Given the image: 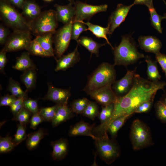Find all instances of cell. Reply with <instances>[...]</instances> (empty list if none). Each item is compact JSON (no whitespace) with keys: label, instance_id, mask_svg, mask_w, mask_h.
<instances>
[{"label":"cell","instance_id":"8fae6325","mask_svg":"<svg viewBox=\"0 0 166 166\" xmlns=\"http://www.w3.org/2000/svg\"><path fill=\"white\" fill-rule=\"evenodd\" d=\"M112 85H108L89 92L88 94L97 103L106 106L111 103L115 104L117 97L114 92Z\"/></svg>","mask_w":166,"mask_h":166},{"label":"cell","instance_id":"8992f818","mask_svg":"<svg viewBox=\"0 0 166 166\" xmlns=\"http://www.w3.org/2000/svg\"><path fill=\"white\" fill-rule=\"evenodd\" d=\"M58 22L56 11L49 10L41 13L36 18L29 22L31 31L37 36L48 32L55 33Z\"/></svg>","mask_w":166,"mask_h":166},{"label":"cell","instance_id":"e0dca14e","mask_svg":"<svg viewBox=\"0 0 166 166\" xmlns=\"http://www.w3.org/2000/svg\"><path fill=\"white\" fill-rule=\"evenodd\" d=\"M56 16L58 21L66 24L73 20L75 14V9L73 4L70 3L66 5L56 4Z\"/></svg>","mask_w":166,"mask_h":166},{"label":"cell","instance_id":"db71d44e","mask_svg":"<svg viewBox=\"0 0 166 166\" xmlns=\"http://www.w3.org/2000/svg\"><path fill=\"white\" fill-rule=\"evenodd\" d=\"M162 0L166 6V2L164 0ZM163 16L164 17V19H166V13L164 14Z\"/></svg>","mask_w":166,"mask_h":166},{"label":"cell","instance_id":"e575fe53","mask_svg":"<svg viewBox=\"0 0 166 166\" xmlns=\"http://www.w3.org/2000/svg\"><path fill=\"white\" fill-rule=\"evenodd\" d=\"M58 106L57 104L49 107L42 108L39 109V113L44 121H51L55 115Z\"/></svg>","mask_w":166,"mask_h":166},{"label":"cell","instance_id":"b9f144b4","mask_svg":"<svg viewBox=\"0 0 166 166\" xmlns=\"http://www.w3.org/2000/svg\"><path fill=\"white\" fill-rule=\"evenodd\" d=\"M24 107L33 114L39 111L37 101L31 99H26L23 102Z\"/></svg>","mask_w":166,"mask_h":166},{"label":"cell","instance_id":"60d3db41","mask_svg":"<svg viewBox=\"0 0 166 166\" xmlns=\"http://www.w3.org/2000/svg\"><path fill=\"white\" fill-rule=\"evenodd\" d=\"M31 113L24 107L17 115L14 117L13 120L18 121L19 123L26 125L30 122Z\"/></svg>","mask_w":166,"mask_h":166},{"label":"cell","instance_id":"603a6c76","mask_svg":"<svg viewBox=\"0 0 166 166\" xmlns=\"http://www.w3.org/2000/svg\"><path fill=\"white\" fill-rule=\"evenodd\" d=\"M30 54L28 52H24L17 57L13 68L24 72L31 68H36L30 57Z\"/></svg>","mask_w":166,"mask_h":166},{"label":"cell","instance_id":"7c38bea8","mask_svg":"<svg viewBox=\"0 0 166 166\" xmlns=\"http://www.w3.org/2000/svg\"><path fill=\"white\" fill-rule=\"evenodd\" d=\"M134 5L133 3L129 5L121 3L117 5L115 10L111 14L109 18L108 34H112L115 30L124 21L129 10Z\"/></svg>","mask_w":166,"mask_h":166},{"label":"cell","instance_id":"6da1fadb","mask_svg":"<svg viewBox=\"0 0 166 166\" xmlns=\"http://www.w3.org/2000/svg\"><path fill=\"white\" fill-rule=\"evenodd\" d=\"M166 86L165 82L151 81L135 73L132 89L124 96L117 97L111 117L105 123L100 125L102 129L107 131L110 124L118 117L132 115L141 104L154 100L158 90L163 89Z\"/></svg>","mask_w":166,"mask_h":166},{"label":"cell","instance_id":"d6a6232c","mask_svg":"<svg viewBox=\"0 0 166 166\" xmlns=\"http://www.w3.org/2000/svg\"><path fill=\"white\" fill-rule=\"evenodd\" d=\"M99 108L97 104L95 102L89 101L82 114L92 120L99 114Z\"/></svg>","mask_w":166,"mask_h":166},{"label":"cell","instance_id":"f5cc1de1","mask_svg":"<svg viewBox=\"0 0 166 166\" xmlns=\"http://www.w3.org/2000/svg\"><path fill=\"white\" fill-rule=\"evenodd\" d=\"M161 101L166 106V92L160 98Z\"/></svg>","mask_w":166,"mask_h":166},{"label":"cell","instance_id":"277c9868","mask_svg":"<svg viewBox=\"0 0 166 166\" xmlns=\"http://www.w3.org/2000/svg\"><path fill=\"white\" fill-rule=\"evenodd\" d=\"M0 18L14 31H30L29 22L7 0H0Z\"/></svg>","mask_w":166,"mask_h":166},{"label":"cell","instance_id":"c3c4849f","mask_svg":"<svg viewBox=\"0 0 166 166\" xmlns=\"http://www.w3.org/2000/svg\"><path fill=\"white\" fill-rule=\"evenodd\" d=\"M6 53L2 49L0 52V71L4 73H5L4 68L7 61Z\"/></svg>","mask_w":166,"mask_h":166},{"label":"cell","instance_id":"52a82bcc","mask_svg":"<svg viewBox=\"0 0 166 166\" xmlns=\"http://www.w3.org/2000/svg\"><path fill=\"white\" fill-rule=\"evenodd\" d=\"M98 153L101 159L107 164H110L119 156V148L108 137H97L95 140Z\"/></svg>","mask_w":166,"mask_h":166},{"label":"cell","instance_id":"4fadbf2b","mask_svg":"<svg viewBox=\"0 0 166 166\" xmlns=\"http://www.w3.org/2000/svg\"><path fill=\"white\" fill-rule=\"evenodd\" d=\"M136 69L133 70H128L123 77L115 81L113 84L112 89L117 97L124 96L132 89Z\"/></svg>","mask_w":166,"mask_h":166},{"label":"cell","instance_id":"d4e9b609","mask_svg":"<svg viewBox=\"0 0 166 166\" xmlns=\"http://www.w3.org/2000/svg\"><path fill=\"white\" fill-rule=\"evenodd\" d=\"M77 42L84 47L91 53L95 54L97 56H98L100 48L106 44L99 43L92 38L86 36L81 37L78 39Z\"/></svg>","mask_w":166,"mask_h":166},{"label":"cell","instance_id":"11a10c76","mask_svg":"<svg viewBox=\"0 0 166 166\" xmlns=\"http://www.w3.org/2000/svg\"><path fill=\"white\" fill-rule=\"evenodd\" d=\"M70 3H71L73 4H74L75 2H74V0H67Z\"/></svg>","mask_w":166,"mask_h":166},{"label":"cell","instance_id":"7dc6e473","mask_svg":"<svg viewBox=\"0 0 166 166\" xmlns=\"http://www.w3.org/2000/svg\"><path fill=\"white\" fill-rule=\"evenodd\" d=\"M155 58L156 61L160 65L166 77V55L161 53L160 52L156 54Z\"/></svg>","mask_w":166,"mask_h":166},{"label":"cell","instance_id":"7bdbcfd3","mask_svg":"<svg viewBox=\"0 0 166 166\" xmlns=\"http://www.w3.org/2000/svg\"><path fill=\"white\" fill-rule=\"evenodd\" d=\"M154 100L144 102L141 104L136 109L134 113H146L149 112L153 105Z\"/></svg>","mask_w":166,"mask_h":166},{"label":"cell","instance_id":"5bb4252c","mask_svg":"<svg viewBox=\"0 0 166 166\" xmlns=\"http://www.w3.org/2000/svg\"><path fill=\"white\" fill-rule=\"evenodd\" d=\"M70 95L69 89L58 88L50 85L44 99L53 101L59 105H67Z\"/></svg>","mask_w":166,"mask_h":166},{"label":"cell","instance_id":"44dd1931","mask_svg":"<svg viewBox=\"0 0 166 166\" xmlns=\"http://www.w3.org/2000/svg\"><path fill=\"white\" fill-rule=\"evenodd\" d=\"M53 148L51 155L55 160H61L66 155L68 151V143L67 140L61 138L51 143Z\"/></svg>","mask_w":166,"mask_h":166},{"label":"cell","instance_id":"7a4b0ae2","mask_svg":"<svg viewBox=\"0 0 166 166\" xmlns=\"http://www.w3.org/2000/svg\"><path fill=\"white\" fill-rule=\"evenodd\" d=\"M113 50L114 65L127 66L145 57L138 52L135 42L130 34L122 36L120 44Z\"/></svg>","mask_w":166,"mask_h":166},{"label":"cell","instance_id":"d590c367","mask_svg":"<svg viewBox=\"0 0 166 166\" xmlns=\"http://www.w3.org/2000/svg\"><path fill=\"white\" fill-rule=\"evenodd\" d=\"M86 25L79 21L73 22L71 30V40L77 42L81 34L84 31L87 30Z\"/></svg>","mask_w":166,"mask_h":166},{"label":"cell","instance_id":"681fc988","mask_svg":"<svg viewBox=\"0 0 166 166\" xmlns=\"http://www.w3.org/2000/svg\"><path fill=\"white\" fill-rule=\"evenodd\" d=\"M153 0H134L133 3L134 5H144L148 8L154 6L153 4Z\"/></svg>","mask_w":166,"mask_h":166},{"label":"cell","instance_id":"ba28073f","mask_svg":"<svg viewBox=\"0 0 166 166\" xmlns=\"http://www.w3.org/2000/svg\"><path fill=\"white\" fill-rule=\"evenodd\" d=\"M31 39L30 31H14L9 37L2 49L6 52L26 49Z\"/></svg>","mask_w":166,"mask_h":166},{"label":"cell","instance_id":"f907efd6","mask_svg":"<svg viewBox=\"0 0 166 166\" xmlns=\"http://www.w3.org/2000/svg\"><path fill=\"white\" fill-rule=\"evenodd\" d=\"M24 107L23 102L13 107H10V110L15 117Z\"/></svg>","mask_w":166,"mask_h":166},{"label":"cell","instance_id":"8d00e7d4","mask_svg":"<svg viewBox=\"0 0 166 166\" xmlns=\"http://www.w3.org/2000/svg\"><path fill=\"white\" fill-rule=\"evenodd\" d=\"M114 107V104L111 103L102 107L101 112L98 116L101 122L100 124L105 123L112 116Z\"/></svg>","mask_w":166,"mask_h":166},{"label":"cell","instance_id":"30bf717a","mask_svg":"<svg viewBox=\"0 0 166 166\" xmlns=\"http://www.w3.org/2000/svg\"><path fill=\"white\" fill-rule=\"evenodd\" d=\"M75 14L73 22L89 20L94 15L99 12L106 11L108 6L106 4L99 5H89L80 1L74 3Z\"/></svg>","mask_w":166,"mask_h":166},{"label":"cell","instance_id":"ac0fdd59","mask_svg":"<svg viewBox=\"0 0 166 166\" xmlns=\"http://www.w3.org/2000/svg\"><path fill=\"white\" fill-rule=\"evenodd\" d=\"M93 125H90L83 121H80L70 128L69 132V135L72 136H89L95 140L97 137L93 133Z\"/></svg>","mask_w":166,"mask_h":166},{"label":"cell","instance_id":"5b68a950","mask_svg":"<svg viewBox=\"0 0 166 166\" xmlns=\"http://www.w3.org/2000/svg\"><path fill=\"white\" fill-rule=\"evenodd\" d=\"M130 135L135 150H140L154 144L149 128L139 119L135 120L132 123Z\"/></svg>","mask_w":166,"mask_h":166},{"label":"cell","instance_id":"ffe728a7","mask_svg":"<svg viewBox=\"0 0 166 166\" xmlns=\"http://www.w3.org/2000/svg\"><path fill=\"white\" fill-rule=\"evenodd\" d=\"M21 9L22 14L30 21L29 22L35 19L41 13L40 7L33 0H25Z\"/></svg>","mask_w":166,"mask_h":166},{"label":"cell","instance_id":"9f6ffc18","mask_svg":"<svg viewBox=\"0 0 166 166\" xmlns=\"http://www.w3.org/2000/svg\"><path fill=\"white\" fill-rule=\"evenodd\" d=\"M44 0L45 1H47V2H50V1H52L53 0Z\"/></svg>","mask_w":166,"mask_h":166},{"label":"cell","instance_id":"f35d334b","mask_svg":"<svg viewBox=\"0 0 166 166\" xmlns=\"http://www.w3.org/2000/svg\"><path fill=\"white\" fill-rule=\"evenodd\" d=\"M26 136L25 125L19 123L12 141L17 146L26 139Z\"/></svg>","mask_w":166,"mask_h":166},{"label":"cell","instance_id":"4316f807","mask_svg":"<svg viewBox=\"0 0 166 166\" xmlns=\"http://www.w3.org/2000/svg\"><path fill=\"white\" fill-rule=\"evenodd\" d=\"M46 134L45 131L41 128L37 131L29 134L26 141V146L28 149L30 150L35 149Z\"/></svg>","mask_w":166,"mask_h":166},{"label":"cell","instance_id":"83f0119b","mask_svg":"<svg viewBox=\"0 0 166 166\" xmlns=\"http://www.w3.org/2000/svg\"><path fill=\"white\" fill-rule=\"evenodd\" d=\"M145 61L147 64V74L148 80L152 81H159L161 78L157 64V61H152L147 56Z\"/></svg>","mask_w":166,"mask_h":166},{"label":"cell","instance_id":"ee69618b","mask_svg":"<svg viewBox=\"0 0 166 166\" xmlns=\"http://www.w3.org/2000/svg\"><path fill=\"white\" fill-rule=\"evenodd\" d=\"M17 98L12 95H6L1 97L0 100V106H9L13 104Z\"/></svg>","mask_w":166,"mask_h":166},{"label":"cell","instance_id":"4dcf8cb0","mask_svg":"<svg viewBox=\"0 0 166 166\" xmlns=\"http://www.w3.org/2000/svg\"><path fill=\"white\" fill-rule=\"evenodd\" d=\"M148 9L150 14V19L152 26L159 33L162 34L163 29L161 26V22L163 19H164V17L159 14L154 6Z\"/></svg>","mask_w":166,"mask_h":166},{"label":"cell","instance_id":"bcb514c9","mask_svg":"<svg viewBox=\"0 0 166 166\" xmlns=\"http://www.w3.org/2000/svg\"><path fill=\"white\" fill-rule=\"evenodd\" d=\"M10 31L9 29L2 24L0 25V44L3 45L5 44L8 37Z\"/></svg>","mask_w":166,"mask_h":166},{"label":"cell","instance_id":"836d02e7","mask_svg":"<svg viewBox=\"0 0 166 166\" xmlns=\"http://www.w3.org/2000/svg\"><path fill=\"white\" fill-rule=\"evenodd\" d=\"M89 101L85 98L77 99L72 102L70 108L74 113L82 114Z\"/></svg>","mask_w":166,"mask_h":166},{"label":"cell","instance_id":"d6986e66","mask_svg":"<svg viewBox=\"0 0 166 166\" xmlns=\"http://www.w3.org/2000/svg\"><path fill=\"white\" fill-rule=\"evenodd\" d=\"M74 113L67 105H58L54 117L51 121L52 126L53 127L57 126L73 117L75 115Z\"/></svg>","mask_w":166,"mask_h":166},{"label":"cell","instance_id":"816d5d0a","mask_svg":"<svg viewBox=\"0 0 166 166\" xmlns=\"http://www.w3.org/2000/svg\"><path fill=\"white\" fill-rule=\"evenodd\" d=\"M12 5L20 9H22L24 0H7Z\"/></svg>","mask_w":166,"mask_h":166},{"label":"cell","instance_id":"74e56055","mask_svg":"<svg viewBox=\"0 0 166 166\" xmlns=\"http://www.w3.org/2000/svg\"><path fill=\"white\" fill-rule=\"evenodd\" d=\"M16 146L12 141V139L10 136L0 137V153H6L13 150Z\"/></svg>","mask_w":166,"mask_h":166},{"label":"cell","instance_id":"ab89813d","mask_svg":"<svg viewBox=\"0 0 166 166\" xmlns=\"http://www.w3.org/2000/svg\"><path fill=\"white\" fill-rule=\"evenodd\" d=\"M155 108L157 118L163 123H166V106L160 100L156 102Z\"/></svg>","mask_w":166,"mask_h":166},{"label":"cell","instance_id":"f6af8a7d","mask_svg":"<svg viewBox=\"0 0 166 166\" xmlns=\"http://www.w3.org/2000/svg\"><path fill=\"white\" fill-rule=\"evenodd\" d=\"M43 121L39 111L37 113L33 114L30 121V128L34 129H35L37 126Z\"/></svg>","mask_w":166,"mask_h":166},{"label":"cell","instance_id":"9c48e42d","mask_svg":"<svg viewBox=\"0 0 166 166\" xmlns=\"http://www.w3.org/2000/svg\"><path fill=\"white\" fill-rule=\"evenodd\" d=\"M73 20L65 24L55 32L54 39L55 50L57 56L60 58L67 49L71 40V30Z\"/></svg>","mask_w":166,"mask_h":166},{"label":"cell","instance_id":"484cf974","mask_svg":"<svg viewBox=\"0 0 166 166\" xmlns=\"http://www.w3.org/2000/svg\"><path fill=\"white\" fill-rule=\"evenodd\" d=\"M36 68H33L23 72L21 76V81L25 85L27 91L34 88L36 80Z\"/></svg>","mask_w":166,"mask_h":166},{"label":"cell","instance_id":"7402d4cb","mask_svg":"<svg viewBox=\"0 0 166 166\" xmlns=\"http://www.w3.org/2000/svg\"><path fill=\"white\" fill-rule=\"evenodd\" d=\"M53 32H48L37 35L36 38L44 50L49 57H54V51L52 47Z\"/></svg>","mask_w":166,"mask_h":166},{"label":"cell","instance_id":"2e32d148","mask_svg":"<svg viewBox=\"0 0 166 166\" xmlns=\"http://www.w3.org/2000/svg\"><path fill=\"white\" fill-rule=\"evenodd\" d=\"M138 42L139 46L142 49L155 54L160 52L162 46L160 40L153 36H140L138 38Z\"/></svg>","mask_w":166,"mask_h":166},{"label":"cell","instance_id":"cb8c5ba5","mask_svg":"<svg viewBox=\"0 0 166 166\" xmlns=\"http://www.w3.org/2000/svg\"><path fill=\"white\" fill-rule=\"evenodd\" d=\"M79 22L87 26L88 27L87 30L90 31L97 37L105 39L107 43L110 45L112 49H113L114 47L112 45L107 37V34H109V28L108 26L106 27H104L98 25L93 24L89 22H84L83 21Z\"/></svg>","mask_w":166,"mask_h":166},{"label":"cell","instance_id":"1f68e13d","mask_svg":"<svg viewBox=\"0 0 166 166\" xmlns=\"http://www.w3.org/2000/svg\"><path fill=\"white\" fill-rule=\"evenodd\" d=\"M8 90L12 94L17 98L22 97L27 95V91H24L20 85L19 83L14 80L12 78L9 79Z\"/></svg>","mask_w":166,"mask_h":166},{"label":"cell","instance_id":"9a60e30c","mask_svg":"<svg viewBox=\"0 0 166 166\" xmlns=\"http://www.w3.org/2000/svg\"><path fill=\"white\" fill-rule=\"evenodd\" d=\"M78 44L73 51L66 55H62L57 60L55 71H65L80 61V57L78 50Z\"/></svg>","mask_w":166,"mask_h":166},{"label":"cell","instance_id":"f546056e","mask_svg":"<svg viewBox=\"0 0 166 166\" xmlns=\"http://www.w3.org/2000/svg\"><path fill=\"white\" fill-rule=\"evenodd\" d=\"M26 50L30 54L42 57H49L35 38L32 40Z\"/></svg>","mask_w":166,"mask_h":166},{"label":"cell","instance_id":"f1b7e54d","mask_svg":"<svg viewBox=\"0 0 166 166\" xmlns=\"http://www.w3.org/2000/svg\"><path fill=\"white\" fill-rule=\"evenodd\" d=\"M131 116L127 115L118 117L110 124L108 127L107 132H109L113 138H114L116 136L118 131Z\"/></svg>","mask_w":166,"mask_h":166},{"label":"cell","instance_id":"3957f363","mask_svg":"<svg viewBox=\"0 0 166 166\" xmlns=\"http://www.w3.org/2000/svg\"><path fill=\"white\" fill-rule=\"evenodd\" d=\"M114 66L107 62L101 64L88 77L83 91L87 94L106 85H112L115 81L116 75Z\"/></svg>","mask_w":166,"mask_h":166}]
</instances>
